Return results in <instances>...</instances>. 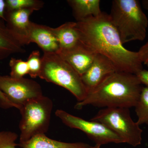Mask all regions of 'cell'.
<instances>
[{"label": "cell", "instance_id": "20", "mask_svg": "<svg viewBox=\"0 0 148 148\" xmlns=\"http://www.w3.org/2000/svg\"><path fill=\"white\" fill-rule=\"evenodd\" d=\"M29 67V75L33 78L39 76L42 67V57L40 51H32L27 61Z\"/></svg>", "mask_w": 148, "mask_h": 148}, {"label": "cell", "instance_id": "19", "mask_svg": "<svg viewBox=\"0 0 148 148\" xmlns=\"http://www.w3.org/2000/svg\"><path fill=\"white\" fill-rule=\"evenodd\" d=\"M9 65L10 68V76L11 77L19 79L29 74V67L27 61L12 58L10 60Z\"/></svg>", "mask_w": 148, "mask_h": 148}, {"label": "cell", "instance_id": "4", "mask_svg": "<svg viewBox=\"0 0 148 148\" xmlns=\"http://www.w3.org/2000/svg\"><path fill=\"white\" fill-rule=\"evenodd\" d=\"M39 77L67 89L78 102L84 100L87 95L81 77L57 53H44Z\"/></svg>", "mask_w": 148, "mask_h": 148}, {"label": "cell", "instance_id": "11", "mask_svg": "<svg viewBox=\"0 0 148 148\" xmlns=\"http://www.w3.org/2000/svg\"><path fill=\"white\" fill-rule=\"evenodd\" d=\"M26 45L34 42L43 51L44 53H57L59 46L52 28L37 24L31 21L25 40Z\"/></svg>", "mask_w": 148, "mask_h": 148}, {"label": "cell", "instance_id": "14", "mask_svg": "<svg viewBox=\"0 0 148 148\" xmlns=\"http://www.w3.org/2000/svg\"><path fill=\"white\" fill-rule=\"evenodd\" d=\"M52 29L59 45V50L70 49L80 42L76 21L66 22L56 28H52Z\"/></svg>", "mask_w": 148, "mask_h": 148}, {"label": "cell", "instance_id": "23", "mask_svg": "<svg viewBox=\"0 0 148 148\" xmlns=\"http://www.w3.org/2000/svg\"><path fill=\"white\" fill-rule=\"evenodd\" d=\"M136 75L142 84H145L148 87V70L143 69Z\"/></svg>", "mask_w": 148, "mask_h": 148}, {"label": "cell", "instance_id": "22", "mask_svg": "<svg viewBox=\"0 0 148 148\" xmlns=\"http://www.w3.org/2000/svg\"><path fill=\"white\" fill-rule=\"evenodd\" d=\"M138 52L143 64L148 67V41L140 48Z\"/></svg>", "mask_w": 148, "mask_h": 148}, {"label": "cell", "instance_id": "17", "mask_svg": "<svg viewBox=\"0 0 148 148\" xmlns=\"http://www.w3.org/2000/svg\"><path fill=\"white\" fill-rule=\"evenodd\" d=\"M138 120L136 122L139 125H148V87L143 86L140 97L135 107Z\"/></svg>", "mask_w": 148, "mask_h": 148}, {"label": "cell", "instance_id": "1", "mask_svg": "<svg viewBox=\"0 0 148 148\" xmlns=\"http://www.w3.org/2000/svg\"><path fill=\"white\" fill-rule=\"evenodd\" d=\"M76 22L80 42L95 53L108 58L117 71L136 75L143 70L138 51L123 46L109 14L103 12L96 17Z\"/></svg>", "mask_w": 148, "mask_h": 148}, {"label": "cell", "instance_id": "8", "mask_svg": "<svg viewBox=\"0 0 148 148\" xmlns=\"http://www.w3.org/2000/svg\"><path fill=\"white\" fill-rule=\"evenodd\" d=\"M0 90L18 110L29 100L43 95L41 86L36 82L24 77L16 79L10 76L0 75Z\"/></svg>", "mask_w": 148, "mask_h": 148}, {"label": "cell", "instance_id": "24", "mask_svg": "<svg viewBox=\"0 0 148 148\" xmlns=\"http://www.w3.org/2000/svg\"><path fill=\"white\" fill-rule=\"evenodd\" d=\"M0 104L5 108H15V106L8 100L7 97L0 90Z\"/></svg>", "mask_w": 148, "mask_h": 148}, {"label": "cell", "instance_id": "7", "mask_svg": "<svg viewBox=\"0 0 148 148\" xmlns=\"http://www.w3.org/2000/svg\"><path fill=\"white\" fill-rule=\"evenodd\" d=\"M55 115L68 127L79 130L85 133L95 145L124 143L123 140L104 125L90 120L87 121L75 116L62 110H57Z\"/></svg>", "mask_w": 148, "mask_h": 148}, {"label": "cell", "instance_id": "21", "mask_svg": "<svg viewBox=\"0 0 148 148\" xmlns=\"http://www.w3.org/2000/svg\"><path fill=\"white\" fill-rule=\"evenodd\" d=\"M18 138L15 132L0 131V148H16V141Z\"/></svg>", "mask_w": 148, "mask_h": 148}, {"label": "cell", "instance_id": "10", "mask_svg": "<svg viewBox=\"0 0 148 148\" xmlns=\"http://www.w3.org/2000/svg\"><path fill=\"white\" fill-rule=\"evenodd\" d=\"M57 53L81 77L90 68L96 54L80 41L74 47L67 50H59Z\"/></svg>", "mask_w": 148, "mask_h": 148}, {"label": "cell", "instance_id": "13", "mask_svg": "<svg viewBox=\"0 0 148 148\" xmlns=\"http://www.w3.org/2000/svg\"><path fill=\"white\" fill-rule=\"evenodd\" d=\"M34 11L33 9H21L5 12L6 26L20 38L24 45L31 24L29 17Z\"/></svg>", "mask_w": 148, "mask_h": 148}, {"label": "cell", "instance_id": "26", "mask_svg": "<svg viewBox=\"0 0 148 148\" xmlns=\"http://www.w3.org/2000/svg\"><path fill=\"white\" fill-rule=\"evenodd\" d=\"M141 3L143 7L146 10L148 11V0H143Z\"/></svg>", "mask_w": 148, "mask_h": 148}, {"label": "cell", "instance_id": "27", "mask_svg": "<svg viewBox=\"0 0 148 148\" xmlns=\"http://www.w3.org/2000/svg\"><path fill=\"white\" fill-rule=\"evenodd\" d=\"M101 146L100 145H95L93 146H91L89 145L86 147L84 148H101Z\"/></svg>", "mask_w": 148, "mask_h": 148}, {"label": "cell", "instance_id": "2", "mask_svg": "<svg viewBox=\"0 0 148 148\" xmlns=\"http://www.w3.org/2000/svg\"><path fill=\"white\" fill-rule=\"evenodd\" d=\"M142 85L135 74L115 72L88 93L84 100L78 102L75 108L81 110L87 106L103 108H135L143 88Z\"/></svg>", "mask_w": 148, "mask_h": 148}, {"label": "cell", "instance_id": "18", "mask_svg": "<svg viewBox=\"0 0 148 148\" xmlns=\"http://www.w3.org/2000/svg\"><path fill=\"white\" fill-rule=\"evenodd\" d=\"M6 12L21 9L38 10L42 8L43 2L39 0H5Z\"/></svg>", "mask_w": 148, "mask_h": 148}, {"label": "cell", "instance_id": "6", "mask_svg": "<svg viewBox=\"0 0 148 148\" xmlns=\"http://www.w3.org/2000/svg\"><path fill=\"white\" fill-rule=\"evenodd\" d=\"M108 127L123 140L134 147L142 143L143 130L132 120L129 109L105 108L100 110L91 119Z\"/></svg>", "mask_w": 148, "mask_h": 148}, {"label": "cell", "instance_id": "12", "mask_svg": "<svg viewBox=\"0 0 148 148\" xmlns=\"http://www.w3.org/2000/svg\"><path fill=\"white\" fill-rule=\"evenodd\" d=\"M22 40L0 20V61L15 53L25 52Z\"/></svg>", "mask_w": 148, "mask_h": 148}, {"label": "cell", "instance_id": "15", "mask_svg": "<svg viewBox=\"0 0 148 148\" xmlns=\"http://www.w3.org/2000/svg\"><path fill=\"white\" fill-rule=\"evenodd\" d=\"M73 14L77 22L90 17H96L103 12L100 8V0H68Z\"/></svg>", "mask_w": 148, "mask_h": 148}, {"label": "cell", "instance_id": "5", "mask_svg": "<svg viewBox=\"0 0 148 148\" xmlns=\"http://www.w3.org/2000/svg\"><path fill=\"white\" fill-rule=\"evenodd\" d=\"M53 108L52 100L43 95L29 100L21 106L18 145L21 147L33 137L47 132Z\"/></svg>", "mask_w": 148, "mask_h": 148}, {"label": "cell", "instance_id": "9", "mask_svg": "<svg viewBox=\"0 0 148 148\" xmlns=\"http://www.w3.org/2000/svg\"><path fill=\"white\" fill-rule=\"evenodd\" d=\"M117 71L116 68L108 58L96 53L91 66L81 76L87 94L99 86L108 77Z\"/></svg>", "mask_w": 148, "mask_h": 148}, {"label": "cell", "instance_id": "16", "mask_svg": "<svg viewBox=\"0 0 148 148\" xmlns=\"http://www.w3.org/2000/svg\"><path fill=\"white\" fill-rule=\"evenodd\" d=\"M89 146L86 143L61 142L51 139L44 134L33 137L20 147L22 148H84Z\"/></svg>", "mask_w": 148, "mask_h": 148}, {"label": "cell", "instance_id": "3", "mask_svg": "<svg viewBox=\"0 0 148 148\" xmlns=\"http://www.w3.org/2000/svg\"><path fill=\"white\" fill-rule=\"evenodd\" d=\"M123 44L145 39L147 17L138 0H114L109 14Z\"/></svg>", "mask_w": 148, "mask_h": 148}, {"label": "cell", "instance_id": "25", "mask_svg": "<svg viewBox=\"0 0 148 148\" xmlns=\"http://www.w3.org/2000/svg\"><path fill=\"white\" fill-rule=\"evenodd\" d=\"M5 1L0 0V20L5 21Z\"/></svg>", "mask_w": 148, "mask_h": 148}]
</instances>
